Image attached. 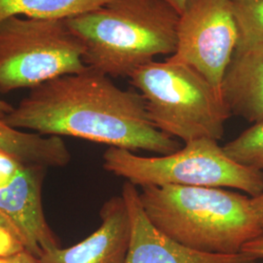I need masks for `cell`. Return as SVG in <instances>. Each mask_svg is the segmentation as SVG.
<instances>
[{
  "mask_svg": "<svg viewBox=\"0 0 263 263\" xmlns=\"http://www.w3.org/2000/svg\"><path fill=\"white\" fill-rule=\"evenodd\" d=\"M103 159L105 171L136 186L236 188L252 198L263 193L262 171L236 163L212 139L189 141L179 151L159 157H141L110 146Z\"/></svg>",
  "mask_w": 263,
  "mask_h": 263,
  "instance_id": "cell-5",
  "label": "cell"
},
{
  "mask_svg": "<svg viewBox=\"0 0 263 263\" xmlns=\"http://www.w3.org/2000/svg\"><path fill=\"white\" fill-rule=\"evenodd\" d=\"M0 263H7V259L0 257Z\"/></svg>",
  "mask_w": 263,
  "mask_h": 263,
  "instance_id": "cell-22",
  "label": "cell"
},
{
  "mask_svg": "<svg viewBox=\"0 0 263 263\" xmlns=\"http://www.w3.org/2000/svg\"><path fill=\"white\" fill-rule=\"evenodd\" d=\"M164 1L167 2L180 15V13L185 8V5L187 4L189 0H164Z\"/></svg>",
  "mask_w": 263,
  "mask_h": 263,
  "instance_id": "cell-20",
  "label": "cell"
},
{
  "mask_svg": "<svg viewBox=\"0 0 263 263\" xmlns=\"http://www.w3.org/2000/svg\"><path fill=\"white\" fill-rule=\"evenodd\" d=\"M238 43L232 0H189L180 13L170 61L191 66L221 92Z\"/></svg>",
  "mask_w": 263,
  "mask_h": 263,
  "instance_id": "cell-7",
  "label": "cell"
},
{
  "mask_svg": "<svg viewBox=\"0 0 263 263\" xmlns=\"http://www.w3.org/2000/svg\"><path fill=\"white\" fill-rule=\"evenodd\" d=\"M12 109H13V106L11 104L0 99V119H3L8 113L12 111Z\"/></svg>",
  "mask_w": 263,
  "mask_h": 263,
  "instance_id": "cell-21",
  "label": "cell"
},
{
  "mask_svg": "<svg viewBox=\"0 0 263 263\" xmlns=\"http://www.w3.org/2000/svg\"><path fill=\"white\" fill-rule=\"evenodd\" d=\"M241 253L254 257L255 260L263 258V231L252 241L246 243L242 248Z\"/></svg>",
  "mask_w": 263,
  "mask_h": 263,
  "instance_id": "cell-17",
  "label": "cell"
},
{
  "mask_svg": "<svg viewBox=\"0 0 263 263\" xmlns=\"http://www.w3.org/2000/svg\"><path fill=\"white\" fill-rule=\"evenodd\" d=\"M2 120L18 130L76 137L132 152L168 155L182 147L154 127L139 92L123 90L90 67L30 89Z\"/></svg>",
  "mask_w": 263,
  "mask_h": 263,
  "instance_id": "cell-1",
  "label": "cell"
},
{
  "mask_svg": "<svg viewBox=\"0 0 263 263\" xmlns=\"http://www.w3.org/2000/svg\"><path fill=\"white\" fill-rule=\"evenodd\" d=\"M129 79L160 132L184 143L222 139L231 113L221 92L191 66L169 59L153 61L137 68Z\"/></svg>",
  "mask_w": 263,
  "mask_h": 263,
  "instance_id": "cell-4",
  "label": "cell"
},
{
  "mask_svg": "<svg viewBox=\"0 0 263 263\" xmlns=\"http://www.w3.org/2000/svg\"><path fill=\"white\" fill-rule=\"evenodd\" d=\"M7 259V263H39L37 257L28 253V251H23L19 254L10 256Z\"/></svg>",
  "mask_w": 263,
  "mask_h": 263,
  "instance_id": "cell-18",
  "label": "cell"
},
{
  "mask_svg": "<svg viewBox=\"0 0 263 263\" xmlns=\"http://www.w3.org/2000/svg\"><path fill=\"white\" fill-rule=\"evenodd\" d=\"M45 167L25 164L13 179L0 183V213L23 237L26 251L39 258L59 247L42 207V183Z\"/></svg>",
  "mask_w": 263,
  "mask_h": 263,
  "instance_id": "cell-8",
  "label": "cell"
},
{
  "mask_svg": "<svg viewBox=\"0 0 263 263\" xmlns=\"http://www.w3.org/2000/svg\"><path fill=\"white\" fill-rule=\"evenodd\" d=\"M179 18L164 0H110L66 21L84 47L86 66L129 78L155 57L175 53Z\"/></svg>",
  "mask_w": 263,
  "mask_h": 263,
  "instance_id": "cell-3",
  "label": "cell"
},
{
  "mask_svg": "<svg viewBox=\"0 0 263 263\" xmlns=\"http://www.w3.org/2000/svg\"><path fill=\"white\" fill-rule=\"evenodd\" d=\"M252 206L260 226L263 228V193L256 197L252 198Z\"/></svg>",
  "mask_w": 263,
  "mask_h": 263,
  "instance_id": "cell-19",
  "label": "cell"
},
{
  "mask_svg": "<svg viewBox=\"0 0 263 263\" xmlns=\"http://www.w3.org/2000/svg\"><path fill=\"white\" fill-rule=\"evenodd\" d=\"M222 148L236 163L263 172V119L228 141Z\"/></svg>",
  "mask_w": 263,
  "mask_h": 263,
  "instance_id": "cell-15",
  "label": "cell"
},
{
  "mask_svg": "<svg viewBox=\"0 0 263 263\" xmlns=\"http://www.w3.org/2000/svg\"><path fill=\"white\" fill-rule=\"evenodd\" d=\"M238 43L235 52L263 44V0H232Z\"/></svg>",
  "mask_w": 263,
  "mask_h": 263,
  "instance_id": "cell-14",
  "label": "cell"
},
{
  "mask_svg": "<svg viewBox=\"0 0 263 263\" xmlns=\"http://www.w3.org/2000/svg\"><path fill=\"white\" fill-rule=\"evenodd\" d=\"M221 95L231 115L251 123L263 119V44L235 52Z\"/></svg>",
  "mask_w": 263,
  "mask_h": 263,
  "instance_id": "cell-11",
  "label": "cell"
},
{
  "mask_svg": "<svg viewBox=\"0 0 263 263\" xmlns=\"http://www.w3.org/2000/svg\"><path fill=\"white\" fill-rule=\"evenodd\" d=\"M140 201L158 230L200 253L239 254L263 231L252 198L223 188L149 185Z\"/></svg>",
  "mask_w": 263,
  "mask_h": 263,
  "instance_id": "cell-2",
  "label": "cell"
},
{
  "mask_svg": "<svg viewBox=\"0 0 263 263\" xmlns=\"http://www.w3.org/2000/svg\"><path fill=\"white\" fill-rule=\"evenodd\" d=\"M101 226L72 247L44 252L39 263H125L131 241V219L122 195L108 199L101 209Z\"/></svg>",
  "mask_w": 263,
  "mask_h": 263,
  "instance_id": "cell-10",
  "label": "cell"
},
{
  "mask_svg": "<svg viewBox=\"0 0 263 263\" xmlns=\"http://www.w3.org/2000/svg\"><path fill=\"white\" fill-rule=\"evenodd\" d=\"M110 0H0V21L11 16L67 20L98 9Z\"/></svg>",
  "mask_w": 263,
  "mask_h": 263,
  "instance_id": "cell-13",
  "label": "cell"
},
{
  "mask_svg": "<svg viewBox=\"0 0 263 263\" xmlns=\"http://www.w3.org/2000/svg\"><path fill=\"white\" fill-rule=\"evenodd\" d=\"M26 251L25 242L18 229L0 213V257L8 258Z\"/></svg>",
  "mask_w": 263,
  "mask_h": 263,
  "instance_id": "cell-16",
  "label": "cell"
},
{
  "mask_svg": "<svg viewBox=\"0 0 263 263\" xmlns=\"http://www.w3.org/2000/svg\"><path fill=\"white\" fill-rule=\"evenodd\" d=\"M87 68L84 47L66 20L11 16L0 21V93L32 89Z\"/></svg>",
  "mask_w": 263,
  "mask_h": 263,
  "instance_id": "cell-6",
  "label": "cell"
},
{
  "mask_svg": "<svg viewBox=\"0 0 263 263\" xmlns=\"http://www.w3.org/2000/svg\"><path fill=\"white\" fill-rule=\"evenodd\" d=\"M123 199L131 219V241L125 263H255L254 257L239 253L215 254L188 249L162 233L145 215L140 191L129 181L122 187Z\"/></svg>",
  "mask_w": 263,
  "mask_h": 263,
  "instance_id": "cell-9",
  "label": "cell"
},
{
  "mask_svg": "<svg viewBox=\"0 0 263 263\" xmlns=\"http://www.w3.org/2000/svg\"><path fill=\"white\" fill-rule=\"evenodd\" d=\"M0 151H5L25 164L45 168L68 165L71 154L61 137L42 136L8 126L0 119Z\"/></svg>",
  "mask_w": 263,
  "mask_h": 263,
  "instance_id": "cell-12",
  "label": "cell"
}]
</instances>
